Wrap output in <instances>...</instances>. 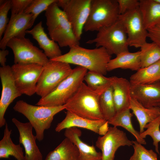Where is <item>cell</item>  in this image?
<instances>
[{"instance_id": "obj_1", "label": "cell", "mask_w": 160, "mask_h": 160, "mask_svg": "<svg viewBox=\"0 0 160 160\" xmlns=\"http://www.w3.org/2000/svg\"><path fill=\"white\" fill-rule=\"evenodd\" d=\"M111 57V55L103 47L88 49L77 45L70 48L67 53L49 60L76 65L104 75L107 73Z\"/></svg>"}, {"instance_id": "obj_2", "label": "cell", "mask_w": 160, "mask_h": 160, "mask_svg": "<svg viewBox=\"0 0 160 160\" xmlns=\"http://www.w3.org/2000/svg\"><path fill=\"white\" fill-rule=\"evenodd\" d=\"M57 1L45 11L48 34L60 47L70 48L79 45V41L75 36L70 23L65 12L57 5Z\"/></svg>"}, {"instance_id": "obj_3", "label": "cell", "mask_w": 160, "mask_h": 160, "mask_svg": "<svg viewBox=\"0 0 160 160\" xmlns=\"http://www.w3.org/2000/svg\"><path fill=\"white\" fill-rule=\"evenodd\" d=\"M99 96L83 82L65 104V109L89 119L104 120L100 106Z\"/></svg>"}, {"instance_id": "obj_4", "label": "cell", "mask_w": 160, "mask_h": 160, "mask_svg": "<svg viewBox=\"0 0 160 160\" xmlns=\"http://www.w3.org/2000/svg\"><path fill=\"white\" fill-rule=\"evenodd\" d=\"M13 109L28 119L35 129L37 140L41 141L44 139L45 130L50 128L54 116L65 109V107L64 105L55 107L33 105L19 100L16 102Z\"/></svg>"}, {"instance_id": "obj_5", "label": "cell", "mask_w": 160, "mask_h": 160, "mask_svg": "<svg viewBox=\"0 0 160 160\" xmlns=\"http://www.w3.org/2000/svg\"><path fill=\"white\" fill-rule=\"evenodd\" d=\"M87 70L84 68L78 66L73 69L71 73L53 91L46 96L41 98L36 105L55 107L65 105L83 82Z\"/></svg>"}, {"instance_id": "obj_6", "label": "cell", "mask_w": 160, "mask_h": 160, "mask_svg": "<svg viewBox=\"0 0 160 160\" xmlns=\"http://www.w3.org/2000/svg\"><path fill=\"white\" fill-rule=\"evenodd\" d=\"M97 32L95 37L87 41V44H94L96 47H103L111 55H117L129 51L127 33L119 19L113 24L103 28Z\"/></svg>"}, {"instance_id": "obj_7", "label": "cell", "mask_w": 160, "mask_h": 160, "mask_svg": "<svg viewBox=\"0 0 160 160\" xmlns=\"http://www.w3.org/2000/svg\"><path fill=\"white\" fill-rule=\"evenodd\" d=\"M119 15L117 0H91L89 15L83 30L86 32L98 31L115 23Z\"/></svg>"}, {"instance_id": "obj_8", "label": "cell", "mask_w": 160, "mask_h": 160, "mask_svg": "<svg viewBox=\"0 0 160 160\" xmlns=\"http://www.w3.org/2000/svg\"><path fill=\"white\" fill-rule=\"evenodd\" d=\"M70 64L51 61L44 66L37 83L36 93L44 97L53 91L72 72Z\"/></svg>"}, {"instance_id": "obj_9", "label": "cell", "mask_w": 160, "mask_h": 160, "mask_svg": "<svg viewBox=\"0 0 160 160\" xmlns=\"http://www.w3.org/2000/svg\"><path fill=\"white\" fill-rule=\"evenodd\" d=\"M7 46L13 51L15 64L36 63L44 66L49 61L44 53L25 37L12 39Z\"/></svg>"}, {"instance_id": "obj_10", "label": "cell", "mask_w": 160, "mask_h": 160, "mask_svg": "<svg viewBox=\"0 0 160 160\" xmlns=\"http://www.w3.org/2000/svg\"><path fill=\"white\" fill-rule=\"evenodd\" d=\"M43 67L36 63L14 64L11 66L15 84L22 95L30 96L36 93L37 83Z\"/></svg>"}, {"instance_id": "obj_11", "label": "cell", "mask_w": 160, "mask_h": 160, "mask_svg": "<svg viewBox=\"0 0 160 160\" xmlns=\"http://www.w3.org/2000/svg\"><path fill=\"white\" fill-rule=\"evenodd\" d=\"M91 0H57L70 23L77 39H81L84 27L88 19Z\"/></svg>"}, {"instance_id": "obj_12", "label": "cell", "mask_w": 160, "mask_h": 160, "mask_svg": "<svg viewBox=\"0 0 160 160\" xmlns=\"http://www.w3.org/2000/svg\"><path fill=\"white\" fill-rule=\"evenodd\" d=\"M139 8L120 15L118 18L125 28L129 46L136 48L147 42L148 35Z\"/></svg>"}, {"instance_id": "obj_13", "label": "cell", "mask_w": 160, "mask_h": 160, "mask_svg": "<svg viewBox=\"0 0 160 160\" xmlns=\"http://www.w3.org/2000/svg\"><path fill=\"white\" fill-rule=\"evenodd\" d=\"M133 144L125 133L113 126L109 127L105 135L98 137L95 145L101 151L102 160H114L115 153L120 147L130 146Z\"/></svg>"}, {"instance_id": "obj_14", "label": "cell", "mask_w": 160, "mask_h": 160, "mask_svg": "<svg viewBox=\"0 0 160 160\" xmlns=\"http://www.w3.org/2000/svg\"><path fill=\"white\" fill-rule=\"evenodd\" d=\"M0 77L2 91L0 100V127L6 123L4 114L9 105L22 94L15 83L11 67L6 65L0 68Z\"/></svg>"}, {"instance_id": "obj_15", "label": "cell", "mask_w": 160, "mask_h": 160, "mask_svg": "<svg viewBox=\"0 0 160 160\" xmlns=\"http://www.w3.org/2000/svg\"><path fill=\"white\" fill-rule=\"evenodd\" d=\"M108 121L105 120H94L78 116L67 111L65 118L58 123L55 131L60 132L64 129L79 127L91 130L100 135H105L108 130Z\"/></svg>"}, {"instance_id": "obj_16", "label": "cell", "mask_w": 160, "mask_h": 160, "mask_svg": "<svg viewBox=\"0 0 160 160\" xmlns=\"http://www.w3.org/2000/svg\"><path fill=\"white\" fill-rule=\"evenodd\" d=\"M12 121L19 131V143L25 149V160H42L43 156L36 144V137L33 134L31 123L22 122L15 118Z\"/></svg>"}, {"instance_id": "obj_17", "label": "cell", "mask_w": 160, "mask_h": 160, "mask_svg": "<svg viewBox=\"0 0 160 160\" xmlns=\"http://www.w3.org/2000/svg\"><path fill=\"white\" fill-rule=\"evenodd\" d=\"M32 17V14L24 12L10 17L4 36L0 42L1 49H6L7 43L12 39L25 37L26 31L33 25Z\"/></svg>"}, {"instance_id": "obj_18", "label": "cell", "mask_w": 160, "mask_h": 160, "mask_svg": "<svg viewBox=\"0 0 160 160\" xmlns=\"http://www.w3.org/2000/svg\"><path fill=\"white\" fill-rule=\"evenodd\" d=\"M131 97L144 107L150 108L160 105V82L151 84H132Z\"/></svg>"}, {"instance_id": "obj_19", "label": "cell", "mask_w": 160, "mask_h": 160, "mask_svg": "<svg viewBox=\"0 0 160 160\" xmlns=\"http://www.w3.org/2000/svg\"><path fill=\"white\" fill-rule=\"evenodd\" d=\"M113 96L116 113L129 108L131 96V84L126 79L111 77Z\"/></svg>"}, {"instance_id": "obj_20", "label": "cell", "mask_w": 160, "mask_h": 160, "mask_svg": "<svg viewBox=\"0 0 160 160\" xmlns=\"http://www.w3.org/2000/svg\"><path fill=\"white\" fill-rule=\"evenodd\" d=\"M26 33L31 35L38 43L39 47L49 60L56 58L62 55L58 44L50 39L45 33L41 21L31 30L26 31Z\"/></svg>"}, {"instance_id": "obj_21", "label": "cell", "mask_w": 160, "mask_h": 160, "mask_svg": "<svg viewBox=\"0 0 160 160\" xmlns=\"http://www.w3.org/2000/svg\"><path fill=\"white\" fill-rule=\"evenodd\" d=\"M81 132L76 127L65 129L64 135L78 148L79 160H102V153L97 151L93 145H89L81 140Z\"/></svg>"}, {"instance_id": "obj_22", "label": "cell", "mask_w": 160, "mask_h": 160, "mask_svg": "<svg viewBox=\"0 0 160 160\" xmlns=\"http://www.w3.org/2000/svg\"><path fill=\"white\" fill-rule=\"evenodd\" d=\"M141 68L140 51L134 52L128 51L120 53L111 59L107 65V70L110 71L120 68L137 71Z\"/></svg>"}, {"instance_id": "obj_23", "label": "cell", "mask_w": 160, "mask_h": 160, "mask_svg": "<svg viewBox=\"0 0 160 160\" xmlns=\"http://www.w3.org/2000/svg\"><path fill=\"white\" fill-rule=\"evenodd\" d=\"M129 109L135 115L139 125L140 133L144 131L145 126L160 116V108H147L135 99L131 98Z\"/></svg>"}, {"instance_id": "obj_24", "label": "cell", "mask_w": 160, "mask_h": 160, "mask_svg": "<svg viewBox=\"0 0 160 160\" xmlns=\"http://www.w3.org/2000/svg\"><path fill=\"white\" fill-rule=\"evenodd\" d=\"M139 9L146 29L160 25V4L155 0H140Z\"/></svg>"}, {"instance_id": "obj_25", "label": "cell", "mask_w": 160, "mask_h": 160, "mask_svg": "<svg viewBox=\"0 0 160 160\" xmlns=\"http://www.w3.org/2000/svg\"><path fill=\"white\" fill-rule=\"evenodd\" d=\"M160 81V60L148 66L140 68L130 77L132 84H151Z\"/></svg>"}, {"instance_id": "obj_26", "label": "cell", "mask_w": 160, "mask_h": 160, "mask_svg": "<svg viewBox=\"0 0 160 160\" xmlns=\"http://www.w3.org/2000/svg\"><path fill=\"white\" fill-rule=\"evenodd\" d=\"M44 160H79V152L76 146L65 137Z\"/></svg>"}, {"instance_id": "obj_27", "label": "cell", "mask_w": 160, "mask_h": 160, "mask_svg": "<svg viewBox=\"0 0 160 160\" xmlns=\"http://www.w3.org/2000/svg\"><path fill=\"white\" fill-rule=\"evenodd\" d=\"M12 131L11 129L9 130L6 122L3 137L0 141V158L7 159L12 156L17 160H25L23 148L20 144H14L11 139Z\"/></svg>"}, {"instance_id": "obj_28", "label": "cell", "mask_w": 160, "mask_h": 160, "mask_svg": "<svg viewBox=\"0 0 160 160\" xmlns=\"http://www.w3.org/2000/svg\"><path fill=\"white\" fill-rule=\"evenodd\" d=\"M133 114L129 108L116 113L114 116L108 121V124L113 127H121L131 133L135 138L136 141L141 144L145 145L146 142L142 138L139 132L136 130L132 125L131 118Z\"/></svg>"}, {"instance_id": "obj_29", "label": "cell", "mask_w": 160, "mask_h": 160, "mask_svg": "<svg viewBox=\"0 0 160 160\" xmlns=\"http://www.w3.org/2000/svg\"><path fill=\"white\" fill-rule=\"evenodd\" d=\"M84 80L90 89L99 95L111 85V77H107L94 71H87Z\"/></svg>"}, {"instance_id": "obj_30", "label": "cell", "mask_w": 160, "mask_h": 160, "mask_svg": "<svg viewBox=\"0 0 160 160\" xmlns=\"http://www.w3.org/2000/svg\"><path fill=\"white\" fill-rule=\"evenodd\" d=\"M140 48L141 68L148 66L160 60V47L155 43L146 42Z\"/></svg>"}, {"instance_id": "obj_31", "label": "cell", "mask_w": 160, "mask_h": 160, "mask_svg": "<svg viewBox=\"0 0 160 160\" xmlns=\"http://www.w3.org/2000/svg\"><path fill=\"white\" fill-rule=\"evenodd\" d=\"M99 102L104 120L108 121L111 119L116 113L111 85L100 95Z\"/></svg>"}, {"instance_id": "obj_32", "label": "cell", "mask_w": 160, "mask_h": 160, "mask_svg": "<svg viewBox=\"0 0 160 160\" xmlns=\"http://www.w3.org/2000/svg\"><path fill=\"white\" fill-rule=\"evenodd\" d=\"M160 116L155 119L148 124L145 126L147 129L140 133L141 137L145 139L149 135L153 140V145L155 147L156 152L159 154V143L160 142Z\"/></svg>"}, {"instance_id": "obj_33", "label": "cell", "mask_w": 160, "mask_h": 160, "mask_svg": "<svg viewBox=\"0 0 160 160\" xmlns=\"http://www.w3.org/2000/svg\"><path fill=\"white\" fill-rule=\"evenodd\" d=\"M134 151L129 160H158L157 155L153 150L146 149L136 140L133 141Z\"/></svg>"}, {"instance_id": "obj_34", "label": "cell", "mask_w": 160, "mask_h": 160, "mask_svg": "<svg viewBox=\"0 0 160 160\" xmlns=\"http://www.w3.org/2000/svg\"><path fill=\"white\" fill-rule=\"evenodd\" d=\"M57 0H33L24 11L26 14L32 15V24L33 25L36 19L39 15L46 11L49 6Z\"/></svg>"}, {"instance_id": "obj_35", "label": "cell", "mask_w": 160, "mask_h": 160, "mask_svg": "<svg viewBox=\"0 0 160 160\" xmlns=\"http://www.w3.org/2000/svg\"><path fill=\"white\" fill-rule=\"evenodd\" d=\"M11 9L10 0L0 1V39L4 34L9 22L7 17L8 12Z\"/></svg>"}, {"instance_id": "obj_36", "label": "cell", "mask_w": 160, "mask_h": 160, "mask_svg": "<svg viewBox=\"0 0 160 160\" xmlns=\"http://www.w3.org/2000/svg\"><path fill=\"white\" fill-rule=\"evenodd\" d=\"M118 4L119 13L123 15L139 8L140 2L137 0H117Z\"/></svg>"}, {"instance_id": "obj_37", "label": "cell", "mask_w": 160, "mask_h": 160, "mask_svg": "<svg viewBox=\"0 0 160 160\" xmlns=\"http://www.w3.org/2000/svg\"><path fill=\"white\" fill-rule=\"evenodd\" d=\"M33 0H11V17L23 13Z\"/></svg>"}, {"instance_id": "obj_38", "label": "cell", "mask_w": 160, "mask_h": 160, "mask_svg": "<svg viewBox=\"0 0 160 160\" xmlns=\"http://www.w3.org/2000/svg\"><path fill=\"white\" fill-rule=\"evenodd\" d=\"M148 37L160 47V25L148 30Z\"/></svg>"}, {"instance_id": "obj_39", "label": "cell", "mask_w": 160, "mask_h": 160, "mask_svg": "<svg viewBox=\"0 0 160 160\" xmlns=\"http://www.w3.org/2000/svg\"><path fill=\"white\" fill-rule=\"evenodd\" d=\"M8 50L1 49L0 50V63L1 67L5 65L7 61L6 57L9 54Z\"/></svg>"}, {"instance_id": "obj_40", "label": "cell", "mask_w": 160, "mask_h": 160, "mask_svg": "<svg viewBox=\"0 0 160 160\" xmlns=\"http://www.w3.org/2000/svg\"><path fill=\"white\" fill-rule=\"evenodd\" d=\"M156 2L160 4V0H155Z\"/></svg>"}, {"instance_id": "obj_41", "label": "cell", "mask_w": 160, "mask_h": 160, "mask_svg": "<svg viewBox=\"0 0 160 160\" xmlns=\"http://www.w3.org/2000/svg\"><path fill=\"white\" fill-rule=\"evenodd\" d=\"M159 107L160 108V106H159Z\"/></svg>"}, {"instance_id": "obj_42", "label": "cell", "mask_w": 160, "mask_h": 160, "mask_svg": "<svg viewBox=\"0 0 160 160\" xmlns=\"http://www.w3.org/2000/svg\"></svg>"}]
</instances>
